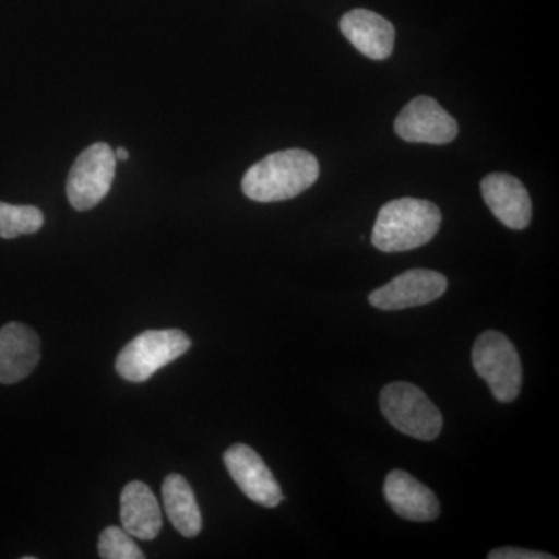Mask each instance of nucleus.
Listing matches in <instances>:
<instances>
[{"label":"nucleus","mask_w":559,"mask_h":559,"mask_svg":"<svg viewBox=\"0 0 559 559\" xmlns=\"http://www.w3.org/2000/svg\"><path fill=\"white\" fill-rule=\"evenodd\" d=\"M319 173V162L310 151H277L246 171L241 189L255 202L288 201L314 186Z\"/></svg>","instance_id":"nucleus-1"},{"label":"nucleus","mask_w":559,"mask_h":559,"mask_svg":"<svg viewBox=\"0 0 559 559\" xmlns=\"http://www.w3.org/2000/svg\"><path fill=\"white\" fill-rule=\"evenodd\" d=\"M441 226V212L433 202L401 198L378 213L371 242L381 252H407L428 245Z\"/></svg>","instance_id":"nucleus-2"},{"label":"nucleus","mask_w":559,"mask_h":559,"mask_svg":"<svg viewBox=\"0 0 559 559\" xmlns=\"http://www.w3.org/2000/svg\"><path fill=\"white\" fill-rule=\"evenodd\" d=\"M382 414L404 436L421 441L436 440L443 428V417L426 393L411 382H392L382 389Z\"/></svg>","instance_id":"nucleus-3"},{"label":"nucleus","mask_w":559,"mask_h":559,"mask_svg":"<svg viewBox=\"0 0 559 559\" xmlns=\"http://www.w3.org/2000/svg\"><path fill=\"white\" fill-rule=\"evenodd\" d=\"M473 366L500 403H511L520 396L522 364L506 334L495 330L481 333L473 347Z\"/></svg>","instance_id":"nucleus-4"},{"label":"nucleus","mask_w":559,"mask_h":559,"mask_svg":"<svg viewBox=\"0 0 559 559\" xmlns=\"http://www.w3.org/2000/svg\"><path fill=\"white\" fill-rule=\"evenodd\" d=\"M190 337L180 330H150L121 349L116 369L123 380L145 382L162 367L186 355Z\"/></svg>","instance_id":"nucleus-5"},{"label":"nucleus","mask_w":559,"mask_h":559,"mask_svg":"<svg viewBox=\"0 0 559 559\" xmlns=\"http://www.w3.org/2000/svg\"><path fill=\"white\" fill-rule=\"evenodd\" d=\"M116 154L108 143H94L76 157L70 168L68 198L79 212L94 209L109 193L116 178Z\"/></svg>","instance_id":"nucleus-6"},{"label":"nucleus","mask_w":559,"mask_h":559,"mask_svg":"<svg viewBox=\"0 0 559 559\" xmlns=\"http://www.w3.org/2000/svg\"><path fill=\"white\" fill-rule=\"evenodd\" d=\"M395 132L404 142L447 145L457 138L459 124L440 103L421 95L401 110L395 120Z\"/></svg>","instance_id":"nucleus-7"},{"label":"nucleus","mask_w":559,"mask_h":559,"mask_svg":"<svg viewBox=\"0 0 559 559\" xmlns=\"http://www.w3.org/2000/svg\"><path fill=\"white\" fill-rule=\"evenodd\" d=\"M448 289L443 274L430 270H411L374 289L369 296L371 307L384 311H400L421 307L440 299Z\"/></svg>","instance_id":"nucleus-8"},{"label":"nucleus","mask_w":559,"mask_h":559,"mask_svg":"<svg viewBox=\"0 0 559 559\" xmlns=\"http://www.w3.org/2000/svg\"><path fill=\"white\" fill-rule=\"evenodd\" d=\"M231 479L252 502L274 509L283 500L282 488L263 459L248 444H234L224 454Z\"/></svg>","instance_id":"nucleus-9"},{"label":"nucleus","mask_w":559,"mask_h":559,"mask_svg":"<svg viewBox=\"0 0 559 559\" xmlns=\"http://www.w3.org/2000/svg\"><path fill=\"white\" fill-rule=\"evenodd\" d=\"M488 209L511 230H524L532 221V200L520 179L507 173H492L480 183Z\"/></svg>","instance_id":"nucleus-10"},{"label":"nucleus","mask_w":559,"mask_h":559,"mask_svg":"<svg viewBox=\"0 0 559 559\" xmlns=\"http://www.w3.org/2000/svg\"><path fill=\"white\" fill-rule=\"evenodd\" d=\"M40 359L38 334L22 323L0 329V384H14L27 378Z\"/></svg>","instance_id":"nucleus-11"},{"label":"nucleus","mask_w":559,"mask_h":559,"mask_svg":"<svg viewBox=\"0 0 559 559\" xmlns=\"http://www.w3.org/2000/svg\"><path fill=\"white\" fill-rule=\"evenodd\" d=\"M384 498L403 520L430 522L440 516V502L432 489L425 487L406 471L389 473L384 481Z\"/></svg>","instance_id":"nucleus-12"},{"label":"nucleus","mask_w":559,"mask_h":559,"mask_svg":"<svg viewBox=\"0 0 559 559\" xmlns=\"http://www.w3.org/2000/svg\"><path fill=\"white\" fill-rule=\"evenodd\" d=\"M341 32L370 60H388L395 46V27L392 22L370 10H352L341 20Z\"/></svg>","instance_id":"nucleus-13"},{"label":"nucleus","mask_w":559,"mask_h":559,"mask_svg":"<svg viewBox=\"0 0 559 559\" xmlns=\"http://www.w3.org/2000/svg\"><path fill=\"white\" fill-rule=\"evenodd\" d=\"M120 520L132 538H157L162 528V511L148 485L134 480L123 488L120 496Z\"/></svg>","instance_id":"nucleus-14"},{"label":"nucleus","mask_w":559,"mask_h":559,"mask_svg":"<svg viewBox=\"0 0 559 559\" xmlns=\"http://www.w3.org/2000/svg\"><path fill=\"white\" fill-rule=\"evenodd\" d=\"M165 511L173 527L186 538L200 535L202 516L193 489L179 474H170L162 485Z\"/></svg>","instance_id":"nucleus-15"},{"label":"nucleus","mask_w":559,"mask_h":559,"mask_svg":"<svg viewBox=\"0 0 559 559\" xmlns=\"http://www.w3.org/2000/svg\"><path fill=\"white\" fill-rule=\"evenodd\" d=\"M44 226V213L33 205H11L0 202V238L13 240L32 235Z\"/></svg>","instance_id":"nucleus-16"},{"label":"nucleus","mask_w":559,"mask_h":559,"mask_svg":"<svg viewBox=\"0 0 559 559\" xmlns=\"http://www.w3.org/2000/svg\"><path fill=\"white\" fill-rule=\"evenodd\" d=\"M98 554L103 559H143L134 538L124 528L108 527L103 530L98 540Z\"/></svg>","instance_id":"nucleus-17"},{"label":"nucleus","mask_w":559,"mask_h":559,"mask_svg":"<svg viewBox=\"0 0 559 559\" xmlns=\"http://www.w3.org/2000/svg\"><path fill=\"white\" fill-rule=\"evenodd\" d=\"M489 559H555V555L544 554L520 547H502V549L491 550L488 554Z\"/></svg>","instance_id":"nucleus-18"},{"label":"nucleus","mask_w":559,"mask_h":559,"mask_svg":"<svg viewBox=\"0 0 559 559\" xmlns=\"http://www.w3.org/2000/svg\"><path fill=\"white\" fill-rule=\"evenodd\" d=\"M114 154H116L117 160L123 162L130 159V153H128V150L121 148V146L114 151Z\"/></svg>","instance_id":"nucleus-19"}]
</instances>
